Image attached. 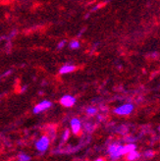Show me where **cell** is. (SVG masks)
I'll return each instance as SVG.
<instances>
[{"label":"cell","instance_id":"6da1fadb","mask_svg":"<svg viewBox=\"0 0 160 161\" xmlns=\"http://www.w3.org/2000/svg\"><path fill=\"white\" fill-rule=\"evenodd\" d=\"M49 138L47 136H42L41 139H39L36 142V147L38 151L41 152H44L47 150V148L49 147Z\"/></svg>","mask_w":160,"mask_h":161},{"label":"cell","instance_id":"7a4b0ae2","mask_svg":"<svg viewBox=\"0 0 160 161\" xmlns=\"http://www.w3.org/2000/svg\"><path fill=\"white\" fill-rule=\"evenodd\" d=\"M134 110V105L131 103H125L123 105L115 108L114 112L118 115H129Z\"/></svg>","mask_w":160,"mask_h":161},{"label":"cell","instance_id":"3957f363","mask_svg":"<svg viewBox=\"0 0 160 161\" xmlns=\"http://www.w3.org/2000/svg\"><path fill=\"white\" fill-rule=\"evenodd\" d=\"M121 148H122V146L121 144H117V143H113L109 146L108 147V152L110 156L113 158V159H117L121 156Z\"/></svg>","mask_w":160,"mask_h":161},{"label":"cell","instance_id":"277c9868","mask_svg":"<svg viewBox=\"0 0 160 161\" xmlns=\"http://www.w3.org/2000/svg\"><path fill=\"white\" fill-rule=\"evenodd\" d=\"M52 105V103L49 100H43L41 102H39L37 105H36L33 109L34 113L35 114H38V113H41V112L45 111L46 109L50 108Z\"/></svg>","mask_w":160,"mask_h":161},{"label":"cell","instance_id":"5b68a950","mask_svg":"<svg viewBox=\"0 0 160 161\" xmlns=\"http://www.w3.org/2000/svg\"><path fill=\"white\" fill-rule=\"evenodd\" d=\"M60 103L65 107H72L76 103V98L73 95H64L60 99Z\"/></svg>","mask_w":160,"mask_h":161},{"label":"cell","instance_id":"8992f818","mask_svg":"<svg viewBox=\"0 0 160 161\" xmlns=\"http://www.w3.org/2000/svg\"><path fill=\"white\" fill-rule=\"evenodd\" d=\"M71 128H72V132H73L75 135L80 134L82 130V123L80 119L78 118H73L71 120Z\"/></svg>","mask_w":160,"mask_h":161},{"label":"cell","instance_id":"52a82bcc","mask_svg":"<svg viewBox=\"0 0 160 161\" xmlns=\"http://www.w3.org/2000/svg\"><path fill=\"white\" fill-rule=\"evenodd\" d=\"M135 150V143H129V144H126V146H122L121 148V155H125L130 153V152Z\"/></svg>","mask_w":160,"mask_h":161},{"label":"cell","instance_id":"ba28073f","mask_svg":"<svg viewBox=\"0 0 160 161\" xmlns=\"http://www.w3.org/2000/svg\"><path fill=\"white\" fill-rule=\"evenodd\" d=\"M75 69L76 68L74 65H64L59 70V73L60 74H68V73H71V72L75 71Z\"/></svg>","mask_w":160,"mask_h":161},{"label":"cell","instance_id":"9c48e42d","mask_svg":"<svg viewBox=\"0 0 160 161\" xmlns=\"http://www.w3.org/2000/svg\"><path fill=\"white\" fill-rule=\"evenodd\" d=\"M140 157V152L137 151V150H134L130 153L127 154V159L129 161H134V160H137L138 158Z\"/></svg>","mask_w":160,"mask_h":161},{"label":"cell","instance_id":"30bf717a","mask_svg":"<svg viewBox=\"0 0 160 161\" xmlns=\"http://www.w3.org/2000/svg\"><path fill=\"white\" fill-rule=\"evenodd\" d=\"M18 159H19V161H30V156H29L28 154H25V153H20L18 155Z\"/></svg>","mask_w":160,"mask_h":161},{"label":"cell","instance_id":"8fae6325","mask_svg":"<svg viewBox=\"0 0 160 161\" xmlns=\"http://www.w3.org/2000/svg\"><path fill=\"white\" fill-rule=\"evenodd\" d=\"M69 46H70V48H72V49H78V48L80 47V42H78V40H72L69 44Z\"/></svg>","mask_w":160,"mask_h":161},{"label":"cell","instance_id":"7c38bea8","mask_svg":"<svg viewBox=\"0 0 160 161\" xmlns=\"http://www.w3.org/2000/svg\"><path fill=\"white\" fill-rule=\"evenodd\" d=\"M97 112V109L95 107H89L86 109V113L89 115H95Z\"/></svg>","mask_w":160,"mask_h":161},{"label":"cell","instance_id":"4fadbf2b","mask_svg":"<svg viewBox=\"0 0 160 161\" xmlns=\"http://www.w3.org/2000/svg\"><path fill=\"white\" fill-rule=\"evenodd\" d=\"M145 155H146V157H152V156L154 155V152H153L152 150H146V151L145 152Z\"/></svg>","mask_w":160,"mask_h":161},{"label":"cell","instance_id":"5bb4252c","mask_svg":"<svg viewBox=\"0 0 160 161\" xmlns=\"http://www.w3.org/2000/svg\"><path fill=\"white\" fill-rule=\"evenodd\" d=\"M69 136H70V131L69 130H65V132H64V134H63V140L66 141L69 138Z\"/></svg>","mask_w":160,"mask_h":161},{"label":"cell","instance_id":"9a60e30c","mask_svg":"<svg viewBox=\"0 0 160 161\" xmlns=\"http://www.w3.org/2000/svg\"><path fill=\"white\" fill-rule=\"evenodd\" d=\"M65 44H66V42H65V40H62V42H60L58 43L57 48H58V49H61V48H63L64 46H65Z\"/></svg>","mask_w":160,"mask_h":161},{"label":"cell","instance_id":"2e32d148","mask_svg":"<svg viewBox=\"0 0 160 161\" xmlns=\"http://www.w3.org/2000/svg\"><path fill=\"white\" fill-rule=\"evenodd\" d=\"M12 73V71L11 70H9V71H6L5 72V73L3 74V75H1V76H0V79H2V78H4V77H7L8 75H10Z\"/></svg>","mask_w":160,"mask_h":161},{"label":"cell","instance_id":"e0dca14e","mask_svg":"<svg viewBox=\"0 0 160 161\" xmlns=\"http://www.w3.org/2000/svg\"><path fill=\"white\" fill-rule=\"evenodd\" d=\"M95 161H104V160H103L102 158H98V159H97V160H95Z\"/></svg>","mask_w":160,"mask_h":161}]
</instances>
